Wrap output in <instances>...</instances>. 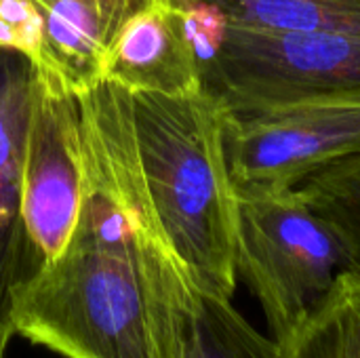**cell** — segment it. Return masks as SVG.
<instances>
[{"label": "cell", "mask_w": 360, "mask_h": 358, "mask_svg": "<svg viewBox=\"0 0 360 358\" xmlns=\"http://www.w3.org/2000/svg\"><path fill=\"white\" fill-rule=\"evenodd\" d=\"M127 97L108 82L78 97V224L13 308L15 335L65 358H181L192 279L158 228Z\"/></svg>", "instance_id": "6da1fadb"}, {"label": "cell", "mask_w": 360, "mask_h": 358, "mask_svg": "<svg viewBox=\"0 0 360 358\" xmlns=\"http://www.w3.org/2000/svg\"><path fill=\"white\" fill-rule=\"evenodd\" d=\"M146 190L158 228L192 283L215 298L236 289V192L226 162V106L194 95L129 93Z\"/></svg>", "instance_id": "7a4b0ae2"}, {"label": "cell", "mask_w": 360, "mask_h": 358, "mask_svg": "<svg viewBox=\"0 0 360 358\" xmlns=\"http://www.w3.org/2000/svg\"><path fill=\"white\" fill-rule=\"evenodd\" d=\"M236 276L264 308L270 338L289 340L325 302L348 257L297 188L234 186Z\"/></svg>", "instance_id": "3957f363"}, {"label": "cell", "mask_w": 360, "mask_h": 358, "mask_svg": "<svg viewBox=\"0 0 360 358\" xmlns=\"http://www.w3.org/2000/svg\"><path fill=\"white\" fill-rule=\"evenodd\" d=\"M200 89L230 114H268L308 103H360V34L228 25Z\"/></svg>", "instance_id": "277c9868"}, {"label": "cell", "mask_w": 360, "mask_h": 358, "mask_svg": "<svg viewBox=\"0 0 360 358\" xmlns=\"http://www.w3.org/2000/svg\"><path fill=\"white\" fill-rule=\"evenodd\" d=\"M234 186L297 188L360 154V103H308L268 114H230L224 127Z\"/></svg>", "instance_id": "5b68a950"}, {"label": "cell", "mask_w": 360, "mask_h": 358, "mask_svg": "<svg viewBox=\"0 0 360 358\" xmlns=\"http://www.w3.org/2000/svg\"><path fill=\"white\" fill-rule=\"evenodd\" d=\"M38 80V78H36ZM82 203V124L78 97L36 82L23 158L21 213L44 266L70 243Z\"/></svg>", "instance_id": "8992f818"}, {"label": "cell", "mask_w": 360, "mask_h": 358, "mask_svg": "<svg viewBox=\"0 0 360 358\" xmlns=\"http://www.w3.org/2000/svg\"><path fill=\"white\" fill-rule=\"evenodd\" d=\"M36 70L0 49V352L15 338L13 308L44 262L32 247L21 213L23 158L36 93Z\"/></svg>", "instance_id": "52a82bcc"}, {"label": "cell", "mask_w": 360, "mask_h": 358, "mask_svg": "<svg viewBox=\"0 0 360 358\" xmlns=\"http://www.w3.org/2000/svg\"><path fill=\"white\" fill-rule=\"evenodd\" d=\"M44 17V44L34 65L38 84L80 97L103 82L114 38L131 15L154 0H34Z\"/></svg>", "instance_id": "ba28073f"}, {"label": "cell", "mask_w": 360, "mask_h": 358, "mask_svg": "<svg viewBox=\"0 0 360 358\" xmlns=\"http://www.w3.org/2000/svg\"><path fill=\"white\" fill-rule=\"evenodd\" d=\"M103 82L127 93L194 95L200 76L171 0H154L127 19L112 42Z\"/></svg>", "instance_id": "9c48e42d"}, {"label": "cell", "mask_w": 360, "mask_h": 358, "mask_svg": "<svg viewBox=\"0 0 360 358\" xmlns=\"http://www.w3.org/2000/svg\"><path fill=\"white\" fill-rule=\"evenodd\" d=\"M278 346L234 306L190 283L181 306V358H276Z\"/></svg>", "instance_id": "30bf717a"}, {"label": "cell", "mask_w": 360, "mask_h": 358, "mask_svg": "<svg viewBox=\"0 0 360 358\" xmlns=\"http://www.w3.org/2000/svg\"><path fill=\"white\" fill-rule=\"evenodd\" d=\"M276 358H360V274L344 272Z\"/></svg>", "instance_id": "8fae6325"}, {"label": "cell", "mask_w": 360, "mask_h": 358, "mask_svg": "<svg viewBox=\"0 0 360 358\" xmlns=\"http://www.w3.org/2000/svg\"><path fill=\"white\" fill-rule=\"evenodd\" d=\"M228 25L249 30L360 34V0H202Z\"/></svg>", "instance_id": "7c38bea8"}, {"label": "cell", "mask_w": 360, "mask_h": 358, "mask_svg": "<svg viewBox=\"0 0 360 358\" xmlns=\"http://www.w3.org/2000/svg\"><path fill=\"white\" fill-rule=\"evenodd\" d=\"M297 190L340 236L348 272L360 274V154L314 173Z\"/></svg>", "instance_id": "4fadbf2b"}, {"label": "cell", "mask_w": 360, "mask_h": 358, "mask_svg": "<svg viewBox=\"0 0 360 358\" xmlns=\"http://www.w3.org/2000/svg\"><path fill=\"white\" fill-rule=\"evenodd\" d=\"M44 44V17L34 0H0V49L38 63Z\"/></svg>", "instance_id": "5bb4252c"}, {"label": "cell", "mask_w": 360, "mask_h": 358, "mask_svg": "<svg viewBox=\"0 0 360 358\" xmlns=\"http://www.w3.org/2000/svg\"><path fill=\"white\" fill-rule=\"evenodd\" d=\"M0 358H4V352H0Z\"/></svg>", "instance_id": "9a60e30c"}]
</instances>
